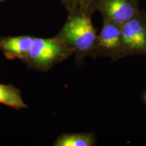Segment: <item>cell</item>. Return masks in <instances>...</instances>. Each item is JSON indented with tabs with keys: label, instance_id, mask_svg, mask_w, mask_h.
<instances>
[{
	"label": "cell",
	"instance_id": "6da1fadb",
	"mask_svg": "<svg viewBox=\"0 0 146 146\" xmlns=\"http://www.w3.org/2000/svg\"><path fill=\"white\" fill-rule=\"evenodd\" d=\"M92 15L85 13L68 14L58 36L75 55L77 62L90 56L98 34L91 21Z\"/></svg>",
	"mask_w": 146,
	"mask_h": 146
},
{
	"label": "cell",
	"instance_id": "7a4b0ae2",
	"mask_svg": "<svg viewBox=\"0 0 146 146\" xmlns=\"http://www.w3.org/2000/svg\"><path fill=\"white\" fill-rule=\"evenodd\" d=\"M72 54L58 35L54 38L34 37L33 46L24 61L32 68L45 70Z\"/></svg>",
	"mask_w": 146,
	"mask_h": 146
},
{
	"label": "cell",
	"instance_id": "3957f363",
	"mask_svg": "<svg viewBox=\"0 0 146 146\" xmlns=\"http://www.w3.org/2000/svg\"><path fill=\"white\" fill-rule=\"evenodd\" d=\"M123 58L146 56V12L139 10L121 25Z\"/></svg>",
	"mask_w": 146,
	"mask_h": 146
},
{
	"label": "cell",
	"instance_id": "277c9868",
	"mask_svg": "<svg viewBox=\"0 0 146 146\" xmlns=\"http://www.w3.org/2000/svg\"><path fill=\"white\" fill-rule=\"evenodd\" d=\"M103 20L102 27L98 35L90 57H107L113 61L123 58L121 26L107 19Z\"/></svg>",
	"mask_w": 146,
	"mask_h": 146
},
{
	"label": "cell",
	"instance_id": "5b68a950",
	"mask_svg": "<svg viewBox=\"0 0 146 146\" xmlns=\"http://www.w3.org/2000/svg\"><path fill=\"white\" fill-rule=\"evenodd\" d=\"M139 0H99L98 10L102 19L123 25L139 10Z\"/></svg>",
	"mask_w": 146,
	"mask_h": 146
},
{
	"label": "cell",
	"instance_id": "8992f818",
	"mask_svg": "<svg viewBox=\"0 0 146 146\" xmlns=\"http://www.w3.org/2000/svg\"><path fill=\"white\" fill-rule=\"evenodd\" d=\"M33 39V36L29 35L2 37L0 39V50L9 60L24 61L31 49Z\"/></svg>",
	"mask_w": 146,
	"mask_h": 146
},
{
	"label": "cell",
	"instance_id": "52a82bcc",
	"mask_svg": "<svg viewBox=\"0 0 146 146\" xmlns=\"http://www.w3.org/2000/svg\"><path fill=\"white\" fill-rule=\"evenodd\" d=\"M96 145L94 133H66L54 142L55 146H94Z\"/></svg>",
	"mask_w": 146,
	"mask_h": 146
},
{
	"label": "cell",
	"instance_id": "ba28073f",
	"mask_svg": "<svg viewBox=\"0 0 146 146\" xmlns=\"http://www.w3.org/2000/svg\"><path fill=\"white\" fill-rule=\"evenodd\" d=\"M0 104L16 110L27 108L21 92L12 85L0 83Z\"/></svg>",
	"mask_w": 146,
	"mask_h": 146
},
{
	"label": "cell",
	"instance_id": "9c48e42d",
	"mask_svg": "<svg viewBox=\"0 0 146 146\" xmlns=\"http://www.w3.org/2000/svg\"><path fill=\"white\" fill-rule=\"evenodd\" d=\"M68 14L85 13L92 15L98 10L99 0H61Z\"/></svg>",
	"mask_w": 146,
	"mask_h": 146
},
{
	"label": "cell",
	"instance_id": "30bf717a",
	"mask_svg": "<svg viewBox=\"0 0 146 146\" xmlns=\"http://www.w3.org/2000/svg\"><path fill=\"white\" fill-rule=\"evenodd\" d=\"M5 0H0V2H2V1H4Z\"/></svg>",
	"mask_w": 146,
	"mask_h": 146
}]
</instances>
